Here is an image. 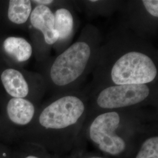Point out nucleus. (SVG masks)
<instances>
[{"mask_svg": "<svg viewBox=\"0 0 158 158\" xmlns=\"http://www.w3.org/2000/svg\"><path fill=\"white\" fill-rule=\"evenodd\" d=\"M15 144V147L12 148V158H56V155L34 143L18 142Z\"/></svg>", "mask_w": 158, "mask_h": 158, "instance_id": "13", "label": "nucleus"}, {"mask_svg": "<svg viewBox=\"0 0 158 158\" xmlns=\"http://www.w3.org/2000/svg\"><path fill=\"white\" fill-rule=\"evenodd\" d=\"M12 149L10 146L0 148V158H12Z\"/></svg>", "mask_w": 158, "mask_h": 158, "instance_id": "17", "label": "nucleus"}, {"mask_svg": "<svg viewBox=\"0 0 158 158\" xmlns=\"http://www.w3.org/2000/svg\"><path fill=\"white\" fill-rule=\"evenodd\" d=\"M3 65H4V63H3L2 59H1V57H0V68H1Z\"/></svg>", "mask_w": 158, "mask_h": 158, "instance_id": "20", "label": "nucleus"}, {"mask_svg": "<svg viewBox=\"0 0 158 158\" xmlns=\"http://www.w3.org/2000/svg\"><path fill=\"white\" fill-rule=\"evenodd\" d=\"M128 158H158V130L156 125L142 136Z\"/></svg>", "mask_w": 158, "mask_h": 158, "instance_id": "11", "label": "nucleus"}, {"mask_svg": "<svg viewBox=\"0 0 158 158\" xmlns=\"http://www.w3.org/2000/svg\"><path fill=\"white\" fill-rule=\"evenodd\" d=\"M31 2L35 6H46L51 8V6L55 3V1L52 0H33L31 1Z\"/></svg>", "mask_w": 158, "mask_h": 158, "instance_id": "18", "label": "nucleus"}, {"mask_svg": "<svg viewBox=\"0 0 158 158\" xmlns=\"http://www.w3.org/2000/svg\"><path fill=\"white\" fill-rule=\"evenodd\" d=\"M147 116L138 109L98 113L88 118L82 140L86 139L101 154L110 158H128L149 130Z\"/></svg>", "mask_w": 158, "mask_h": 158, "instance_id": "2", "label": "nucleus"}, {"mask_svg": "<svg viewBox=\"0 0 158 158\" xmlns=\"http://www.w3.org/2000/svg\"><path fill=\"white\" fill-rule=\"evenodd\" d=\"M55 17V28L59 34L56 44L65 42L71 36L73 31V17L68 9L60 7L53 12Z\"/></svg>", "mask_w": 158, "mask_h": 158, "instance_id": "12", "label": "nucleus"}, {"mask_svg": "<svg viewBox=\"0 0 158 158\" xmlns=\"http://www.w3.org/2000/svg\"><path fill=\"white\" fill-rule=\"evenodd\" d=\"M0 83L6 96L28 99L38 104L46 89L41 74L5 64L0 68Z\"/></svg>", "mask_w": 158, "mask_h": 158, "instance_id": "6", "label": "nucleus"}, {"mask_svg": "<svg viewBox=\"0 0 158 158\" xmlns=\"http://www.w3.org/2000/svg\"><path fill=\"white\" fill-rule=\"evenodd\" d=\"M88 106L85 98L76 94L54 97L40 106L33 123L15 135L14 143L29 142L59 157L72 156L83 149L82 131Z\"/></svg>", "mask_w": 158, "mask_h": 158, "instance_id": "1", "label": "nucleus"}, {"mask_svg": "<svg viewBox=\"0 0 158 158\" xmlns=\"http://www.w3.org/2000/svg\"><path fill=\"white\" fill-rule=\"evenodd\" d=\"M69 158H110L101 153L95 152H87L85 149L79 151L72 156Z\"/></svg>", "mask_w": 158, "mask_h": 158, "instance_id": "15", "label": "nucleus"}, {"mask_svg": "<svg viewBox=\"0 0 158 158\" xmlns=\"http://www.w3.org/2000/svg\"><path fill=\"white\" fill-rule=\"evenodd\" d=\"M40 105L28 99L6 96L0 99V116L12 144L15 136L33 123Z\"/></svg>", "mask_w": 158, "mask_h": 158, "instance_id": "7", "label": "nucleus"}, {"mask_svg": "<svg viewBox=\"0 0 158 158\" xmlns=\"http://www.w3.org/2000/svg\"><path fill=\"white\" fill-rule=\"evenodd\" d=\"M33 53V46L24 38L0 35V57L6 66L23 68Z\"/></svg>", "mask_w": 158, "mask_h": 158, "instance_id": "9", "label": "nucleus"}, {"mask_svg": "<svg viewBox=\"0 0 158 158\" xmlns=\"http://www.w3.org/2000/svg\"><path fill=\"white\" fill-rule=\"evenodd\" d=\"M33 7L30 0L0 1V30L28 27Z\"/></svg>", "mask_w": 158, "mask_h": 158, "instance_id": "10", "label": "nucleus"}, {"mask_svg": "<svg viewBox=\"0 0 158 158\" xmlns=\"http://www.w3.org/2000/svg\"><path fill=\"white\" fill-rule=\"evenodd\" d=\"M95 45L82 37L46 63L42 76L46 89L57 94L72 87L84 77L95 59Z\"/></svg>", "mask_w": 158, "mask_h": 158, "instance_id": "3", "label": "nucleus"}, {"mask_svg": "<svg viewBox=\"0 0 158 158\" xmlns=\"http://www.w3.org/2000/svg\"><path fill=\"white\" fill-rule=\"evenodd\" d=\"M0 138L4 143L10 145L12 144L11 139L8 134V132L6 129V127L4 124L2 119L0 116Z\"/></svg>", "mask_w": 158, "mask_h": 158, "instance_id": "16", "label": "nucleus"}, {"mask_svg": "<svg viewBox=\"0 0 158 158\" xmlns=\"http://www.w3.org/2000/svg\"><path fill=\"white\" fill-rule=\"evenodd\" d=\"M28 27L32 31L35 53L43 60L49 47L55 45L59 38L55 28V17L52 9L46 6H34Z\"/></svg>", "mask_w": 158, "mask_h": 158, "instance_id": "8", "label": "nucleus"}, {"mask_svg": "<svg viewBox=\"0 0 158 158\" xmlns=\"http://www.w3.org/2000/svg\"><path fill=\"white\" fill-rule=\"evenodd\" d=\"M152 89L149 85H108L94 97L92 107L86 118L104 111L138 109L151 101Z\"/></svg>", "mask_w": 158, "mask_h": 158, "instance_id": "5", "label": "nucleus"}, {"mask_svg": "<svg viewBox=\"0 0 158 158\" xmlns=\"http://www.w3.org/2000/svg\"><path fill=\"white\" fill-rule=\"evenodd\" d=\"M106 68L109 85H149L158 76L156 59L147 50L137 47L117 52Z\"/></svg>", "mask_w": 158, "mask_h": 158, "instance_id": "4", "label": "nucleus"}, {"mask_svg": "<svg viewBox=\"0 0 158 158\" xmlns=\"http://www.w3.org/2000/svg\"><path fill=\"white\" fill-rule=\"evenodd\" d=\"M10 145H6V143H4L2 141V140L0 138V148H6V147H8Z\"/></svg>", "mask_w": 158, "mask_h": 158, "instance_id": "19", "label": "nucleus"}, {"mask_svg": "<svg viewBox=\"0 0 158 158\" xmlns=\"http://www.w3.org/2000/svg\"><path fill=\"white\" fill-rule=\"evenodd\" d=\"M56 158H62V157H59V156H56Z\"/></svg>", "mask_w": 158, "mask_h": 158, "instance_id": "21", "label": "nucleus"}, {"mask_svg": "<svg viewBox=\"0 0 158 158\" xmlns=\"http://www.w3.org/2000/svg\"><path fill=\"white\" fill-rule=\"evenodd\" d=\"M142 3L147 12L151 16L158 18V1L157 0H143Z\"/></svg>", "mask_w": 158, "mask_h": 158, "instance_id": "14", "label": "nucleus"}]
</instances>
